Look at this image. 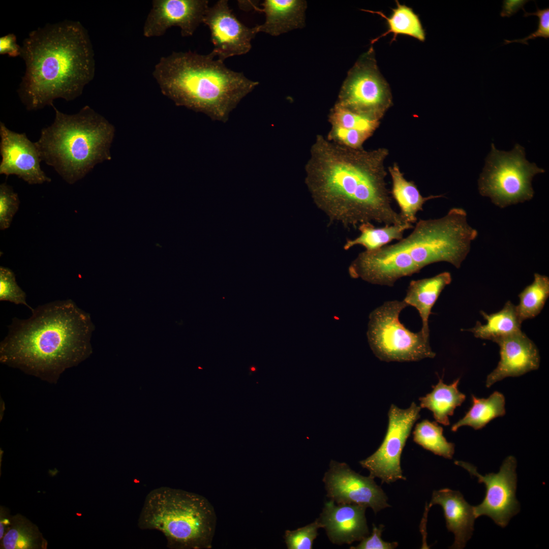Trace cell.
I'll use <instances>...</instances> for the list:
<instances>
[{
  "label": "cell",
  "instance_id": "cell-13",
  "mask_svg": "<svg viewBox=\"0 0 549 549\" xmlns=\"http://www.w3.org/2000/svg\"><path fill=\"white\" fill-rule=\"evenodd\" d=\"M323 481L327 496L338 504H359L371 508L375 513L390 507L387 496L374 478L356 473L345 463L331 461Z\"/></svg>",
  "mask_w": 549,
  "mask_h": 549
},
{
  "label": "cell",
  "instance_id": "cell-34",
  "mask_svg": "<svg viewBox=\"0 0 549 549\" xmlns=\"http://www.w3.org/2000/svg\"><path fill=\"white\" fill-rule=\"evenodd\" d=\"M320 524L316 519L314 522L295 530H286L285 541L288 549H311L318 535Z\"/></svg>",
  "mask_w": 549,
  "mask_h": 549
},
{
  "label": "cell",
  "instance_id": "cell-18",
  "mask_svg": "<svg viewBox=\"0 0 549 549\" xmlns=\"http://www.w3.org/2000/svg\"><path fill=\"white\" fill-rule=\"evenodd\" d=\"M367 507L356 504L336 505L330 500L325 503L319 518L329 539L334 544H351L369 536L365 516Z\"/></svg>",
  "mask_w": 549,
  "mask_h": 549
},
{
  "label": "cell",
  "instance_id": "cell-8",
  "mask_svg": "<svg viewBox=\"0 0 549 549\" xmlns=\"http://www.w3.org/2000/svg\"><path fill=\"white\" fill-rule=\"evenodd\" d=\"M544 170L526 160L524 148L516 144L509 151L498 150L493 143L478 180L479 193L500 208L531 200L533 178Z\"/></svg>",
  "mask_w": 549,
  "mask_h": 549
},
{
  "label": "cell",
  "instance_id": "cell-24",
  "mask_svg": "<svg viewBox=\"0 0 549 549\" xmlns=\"http://www.w3.org/2000/svg\"><path fill=\"white\" fill-rule=\"evenodd\" d=\"M388 170L392 180V196L406 222L412 224L416 223L417 212L423 210V205L427 201L444 197L442 195L422 196L414 182L405 178L396 163L389 167Z\"/></svg>",
  "mask_w": 549,
  "mask_h": 549
},
{
  "label": "cell",
  "instance_id": "cell-9",
  "mask_svg": "<svg viewBox=\"0 0 549 549\" xmlns=\"http://www.w3.org/2000/svg\"><path fill=\"white\" fill-rule=\"evenodd\" d=\"M408 306L404 300L387 301L370 315L369 343L374 354L382 361H415L436 356L429 338L421 330L413 332L401 323L400 315Z\"/></svg>",
  "mask_w": 549,
  "mask_h": 549
},
{
  "label": "cell",
  "instance_id": "cell-40",
  "mask_svg": "<svg viewBox=\"0 0 549 549\" xmlns=\"http://www.w3.org/2000/svg\"><path fill=\"white\" fill-rule=\"evenodd\" d=\"M10 510L3 506L0 507V540L3 538L11 523Z\"/></svg>",
  "mask_w": 549,
  "mask_h": 549
},
{
  "label": "cell",
  "instance_id": "cell-25",
  "mask_svg": "<svg viewBox=\"0 0 549 549\" xmlns=\"http://www.w3.org/2000/svg\"><path fill=\"white\" fill-rule=\"evenodd\" d=\"M460 378L450 384L439 379L438 383L433 386L432 391L419 398V406L432 412L437 422L449 425V417L452 416L455 409L460 406L466 399V395L458 389Z\"/></svg>",
  "mask_w": 549,
  "mask_h": 549
},
{
  "label": "cell",
  "instance_id": "cell-26",
  "mask_svg": "<svg viewBox=\"0 0 549 549\" xmlns=\"http://www.w3.org/2000/svg\"><path fill=\"white\" fill-rule=\"evenodd\" d=\"M486 321L485 324L477 321L475 326L468 330L477 338L491 340L494 342L518 332L521 324L516 310V306L508 301L500 311L487 314L480 312Z\"/></svg>",
  "mask_w": 549,
  "mask_h": 549
},
{
  "label": "cell",
  "instance_id": "cell-37",
  "mask_svg": "<svg viewBox=\"0 0 549 549\" xmlns=\"http://www.w3.org/2000/svg\"><path fill=\"white\" fill-rule=\"evenodd\" d=\"M384 525H380L377 527L373 525V531L371 536H368L360 541L356 546H351L353 549H393L398 545L397 542H388L384 541L381 538Z\"/></svg>",
  "mask_w": 549,
  "mask_h": 549
},
{
  "label": "cell",
  "instance_id": "cell-30",
  "mask_svg": "<svg viewBox=\"0 0 549 549\" xmlns=\"http://www.w3.org/2000/svg\"><path fill=\"white\" fill-rule=\"evenodd\" d=\"M396 7L392 9V12L389 17H387L381 11L363 10L381 16L386 20L388 27L386 32L373 39L371 42L372 44L389 33L393 35L391 42L396 40L398 35L412 37L421 42L425 41V33L418 16L412 8L400 4L398 1H396Z\"/></svg>",
  "mask_w": 549,
  "mask_h": 549
},
{
  "label": "cell",
  "instance_id": "cell-38",
  "mask_svg": "<svg viewBox=\"0 0 549 549\" xmlns=\"http://www.w3.org/2000/svg\"><path fill=\"white\" fill-rule=\"evenodd\" d=\"M21 46L17 43L16 36L9 34L0 38V54H8L10 57L21 55Z\"/></svg>",
  "mask_w": 549,
  "mask_h": 549
},
{
  "label": "cell",
  "instance_id": "cell-1",
  "mask_svg": "<svg viewBox=\"0 0 549 549\" xmlns=\"http://www.w3.org/2000/svg\"><path fill=\"white\" fill-rule=\"evenodd\" d=\"M388 155L386 148H351L317 136L305 166V183L330 223L346 228L406 223L391 206L385 181Z\"/></svg>",
  "mask_w": 549,
  "mask_h": 549
},
{
  "label": "cell",
  "instance_id": "cell-12",
  "mask_svg": "<svg viewBox=\"0 0 549 549\" xmlns=\"http://www.w3.org/2000/svg\"><path fill=\"white\" fill-rule=\"evenodd\" d=\"M460 466L476 477L479 483L484 484L485 495L482 502L474 506L476 518L486 515L501 527H506L510 518L520 511V504L515 497L517 484L516 461L513 456L507 457L497 473L480 474L476 467L467 462L455 461Z\"/></svg>",
  "mask_w": 549,
  "mask_h": 549
},
{
  "label": "cell",
  "instance_id": "cell-23",
  "mask_svg": "<svg viewBox=\"0 0 549 549\" xmlns=\"http://www.w3.org/2000/svg\"><path fill=\"white\" fill-rule=\"evenodd\" d=\"M452 281L450 272L440 273L433 277L411 281L408 287L404 301L415 308L422 320L421 331L430 338L429 318L431 310L444 288Z\"/></svg>",
  "mask_w": 549,
  "mask_h": 549
},
{
  "label": "cell",
  "instance_id": "cell-11",
  "mask_svg": "<svg viewBox=\"0 0 549 549\" xmlns=\"http://www.w3.org/2000/svg\"><path fill=\"white\" fill-rule=\"evenodd\" d=\"M420 409L414 402L405 409L391 405L382 443L373 454L359 462L363 468L369 471L370 477L381 479L382 483L406 479L401 467V456L412 427L420 417Z\"/></svg>",
  "mask_w": 549,
  "mask_h": 549
},
{
  "label": "cell",
  "instance_id": "cell-3",
  "mask_svg": "<svg viewBox=\"0 0 549 549\" xmlns=\"http://www.w3.org/2000/svg\"><path fill=\"white\" fill-rule=\"evenodd\" d=\"M25 72L17 90L28 110L80 96L95 72L87 31L78 21L48 24L31 32L21 46Z\"/></svg>",
  "mask_w": 549,
  "mask_h": 549
},
{
  "label": "cell",
  "instance_id": "cell-19",
  "mask_svg": "<svg viewBox=\"0 0 549 549\" xmlns=\"http://www.w3.org/2000/svg\"><path fill=\"white\" fill-rule=\"evenodd\" d=\"M500 360L487 376L486 386L508 377H517L537 370L540 356L535 344L522 331L497 341Z\"/></svg>",
  "mask_w": 549,
  "mask_h": 549
},
{
  "label": "cell",
  "instance_id": "cell-10",
  "mask_svg": "<svg viewBox=\"0 0 549 549\" xmlns=\"http://www.w3.org/2000/svg\"><path fill=\"white\" fill-rule=\"evenodd\" d=\"M337 103L380 121L392 106L391 90L379 70L372 46L348 72Z\"/></svg>",
  "mask_w": 549,
  "mask_h": 549
},
{
  "label": "cell",
  "instance_id": "cell-27",
  "mask_svg": "<svg viewBox=\"0 0 549 549\" xmlns=\"http://www.w3.org/2000/svg\"><path fill=\"white\" fill-rule=\"evenodd\" d=\"M47 541L38 527L20 513L12 515L11 523L1 540L2 549H46Z\"/></svg>",
  "mask_w": 549,
  "mask_h": 549
},
{
  "label": "cell",
  "instance_id": "cell-39",
  "mask_svg": "<svg viewBox=\"0 0 549 549\" xmlns=\"http://www.w3.org/2000/svg\"><path fill=\"white\" fill-rule=\"evenodd\" d=\"M529 1L517 0V1H503L502 10L500 13L502 17H509L516 13L520 9H523L524 5Z\"/></svg>",
  "mask_w": 549,
  "mask_h": 549
},
{
  "label": "cell",
  "instance_id": "cell-2",
  "mask_svg": "<svg viewBox=\"0 0 549 549\" xmlns=\"http://www.w3.org/2000/svg\"><path fill=\"white\" fill-rule=\"evenodd\" d=\"M27 319L14 317L0 344V361L54 383L90 352L88 315L71 299L39 306Z\"/></svg>",
  "mask_w": 549,
  "mask_h": 549
},
{
  "label": "cell",
  "instance_id": "cell-31",
  "mask_svg": "<svg viewBox=\"0 0 549 549\" xmlns=\"http://www.w3.org/2000/svg\"><path fill=\"white\" fill-rule=\"evenodd\" d=\"M549 296V278L535 273L532 283L518 295L520 303L516 306L518 318L522 323L538 315Z\"/></svg>",
  "mask_w": 549,
  "mask_h": 549
},
{
  "label": "cell",
  "instance_id": "cell-33",
  "mask_svg": "<svg viewBox=\"0 0 549 549\" xmlns=\"http://www.w3.org/2000/svg\"><path fill=\"white\" fill-rule=\"evenodd\" d=\"M25 292L18 286L14 272L10 268L0 267V300L8 301L16 304H22L32 312L34 309L26 301Z\"/></svg>",
  "mask_w": 549,
  "mask_h": 549
},
{
  "label": "cell",
  "instance_id": "cell-22",
  "mask_svg": "<svg viewBox=\"0 0 549 549\" xmlns=\"http://www.w3.org/2000/svg\"><path fill=\"white\" fill-rule=\"evenodd\" d=\"M259 9L264 12L265 21L262 24L254 27L257 33L264 32L277 36L291 30L301 28L304 24L306 2L298 0H265Z\"/></svg>",
  "mask_w": 549,
  "mask_h": 549
},
{
  "label": "cell",
  "instance_id": "cell-7",
  "mask_svg": "<svg viewBox=\"0 0 549 549\" xmlns=\"http://www.w3.org/2000/svg\"><path fill=\"white\" fill-rule=\"evenodd\" d=\"M477 234L467 222L466 211L454 207L442 218L419 219L402 243L420 269L438 262H446L459 268Z\"/></svg>",
  "mask_w": 549,
  "mask_h": 549
},
{
  "label": "cell",
  "instance_id": "cell-28",
  "mask_svg": "<svg viewBox=\"0 0 549 549\" xmlns=\"http://www.w3.org/2000/svg\"><path fill=\"white\" fill-rule=\"evenodd\" d=\"M504 396L498 391L494 392L486 399L472 395V405L465 415L451 426L456 432L460 427L470 426L475 430L483 428L493 419L505 414Z\"/></svg>",
  "mask_w": 549,
  "mask_h": 549
},
{
  "label": "cell",
  "instance_id": "cell-15",
  "mask_svg": "<svg viewBox=\"0 0 549 549\" xmlns=\"http://www.w3.org/2000/svg\"><path fill=\"white\" fill-rule=\"evenodd\" d=\"M202 23L210 30L214 49L211 53L224 61L235 55L248 53L252 47L251 41L257 33L242 23L229 8L228 1H218L208 7Z\"/></svg>",
  "mask_w": 549,
  "mask_h": 549
},
{
  "label": "cell",
  "instance_id": "cell-5",
  "mask_svg": "<svg viewBox=\"0 0 549 549\" xmlns=\"http://www.w3.org/2000/svg\"><path fill=\"white\" fill-rule=\"evenodd\" d=\"M55 111L53 123L42 129L35 142L41 161L52 166L68 184L82 178L94 165L105 158L112 129L88 106L67 114Z\"/></svg>",
  "mask_w": 549,
  "mask_h": 549
},
{
  "label": "cell",
  "instance_id": "cell-36",
  "mask_svg": "<svg viewBox=\"0 0 549 549\" xmlns=\"http://www.w3.org/2000/svg\"><path fill=\"white\" fill-rule=\"evenodd\" d=\"M536 8L537 11L533 13L527 12L524 8L523 9L524 11V17H526L532 15L538 17V21L536 30L523 39L513 40H504V44L517 42L528 45L527 41L529 40L535 39L538 37H542L545 39L549 38V8L540 9L537 6Z\"/></svg>",
  "mask_w": 549,
  "mask_h": 549
},
{
  "label": "cell",
  "instance_id": "cell-16",
  "mask_svg": "<svg viewBox=\"0 0 549 549\" xmlns=\"http://www.w3.org/2000/svg\"><path fill=\"white\" fill-rule=\"evenodd\" d=\"M206 0H154L143 27L147 38L160 37L172 27H179L183 37L192 36L208 7Z\"/></svg>",
  "mask_w": 549,
  "mask_h": 549
},
{
  "label": "cell",
  "instance_id": "cell-21",
  "mask_svg": "<svg viewBox=\"0 0 549 549\" xmlns=\"http://www.w3.org/2000/svg\"><path fill=\"white\" fill-rule=\"evenodd\" d=\"M331 129L327 139L354 149L362 148L364 142L380 125V121L354 112L336 103L329 114Z\"/></svg>",
  "mask_w": 549,
  "mask_h": 549
},
{
  "label": "cell",
  "instance_id": "cell-35",
  "mask_svg": "<svg viewBox=\"0 0 549 549\" xmlns=\"http://www.w3.org/2000/svg\"><path fill=\"white\" fill-rule=\"evenodd\" d=\"M20 204L18 194L6 182L0 185V229L10 227Z\"/></svg>",
  "mask_w": 549,
  "mask_h": 549
},
{
  "label": "cell",
  "instance_id": "cell-14",
  "mask_svg": "<svg viewBox=\"0 0 549 549\" xmlns=\"http://www.w3.org/2000/svg\"><path fill=\"white\" fill-rule=\"evenodd\" d=\"M420 271L396 243L360 253L349 267L350 276L376 285L393 286L399 279Z\"/></svg>",
  "mask_w": 549,
  "mask_h": 549
},
{
  "label": "cell",
  "instance_id": "cell-20",
  "mask_svg": "<svg viewBox=\"0 0 549 549\" xmlns=\"http://www.w3.org/2000/svg\"><path fill=\"white\" fill-rule=\"evenodd\" d=\"M435 504L442 507L446 527L454 535V543L450 548H463L474 530L476 518L474 506L465 500L459 491L448 488L433 492L429 508Z\"/></svg>",
  "mask_w": 549,
  "mask_h": 549
},
{
  "label": "cell",
  "instance_id": "cell-29",
  "mask_svg": "<svg viewBox=\"0 0 549 549\" xmlns=\"http://www.w3.org/2000/svg\"><path fill=\"white\" fill-rule=\"evenodd\" d=\"M360 233L353 239H348L344 245L345 250H348L355 246H361L365 251L378 250L387 245L393 240H400L403 238L404 232L413 228L412 224L406 222L401 224L384 225L377 228L372 223H365L358 226Z\"/></svg>",
  "mask_w": 549,
  "mask_h": 549
},
{
  "label": "cell",
  "instance_id": "cell-4",
  "mask_svg": "<svg viewBox=\"0 0 549 549\" xmlns=\"http://www.w3.org/2000/svg\"><path fill=\"white\" fill-rule=\"evenodd\" d=\"M210 52H172L162 57L152 76L177 105L226 122L240 101L258 85L242 72L228 68Z\"/></svg>",
  "mask_w": 549,
  "mask_h": 549
},
{
  "label": "cell",
  "instance_id": "cell-17",
  "mask_svg": "<svg viewBox=\"0 0 549 549\" xmlns=\"http://www.w3.org/2000/svg\"><path fill=\"white\" fill-rule=\"evenodd\" d=\"M0 174L15 175L30 185L51 181L40 166L41 161L35 142L25 133L9 130L0 122Z\"/></svg>",
  "mask_w": 549,
  "mask_h": 549
},
{
  "label": "cell",
  "instance_id": "cell-6",
  "mask_svg": "<svg viewBox=\"0 0 549 549\" xmlns=\"http://www.w3.org/2000/svg\"><path fill=\"white\" fill-rule=\"evenodd\" d=\"M216 515L204 497L162 486L146 496L138 521L142 530H156L166 537L168 546L178 549L211 547Z\"/></svg>",
  "mask_w": 549,
  "mask_h": 549
},
{
  "label": "cell",
  "instance_id": "cell-32",
  "mask_svg": "<svg viewBox=\"0 0 549 549\" xmlns=\"http://www.w3.org/2000/svg\"><path fill=\"white\" fill-rule=\"evenodd\" d=\"M443 430L436 422L424 419L418 423L413 433V441L435 454L451 459L454 444L449 442L443 435Z\"/></svg>",
  "mask_w": 549,
  "mask_h": 549
}]
</instances>
